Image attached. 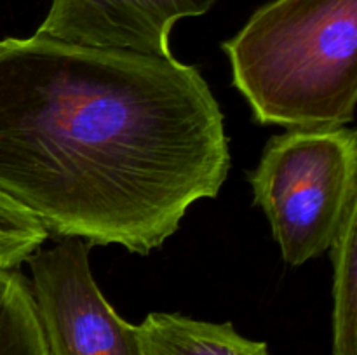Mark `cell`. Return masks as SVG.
I'll use <instances>...</instances> for the list:
<instances>
[{
    "mask_svg": "<svg viewBox=\"0 0 357 355\" xmlns=\"http://www.w3.org/2000/svg\"><path fill=\"white\" fill-rule=\"evenodd\" d=\"M356 169L354 129H289L268 139L250 183L286 263L300 267L333 246L357 207Z\"/></svg>",
    "mask_w": 357,
    "mask_h": 355,
    "instance_id": "obj_3",
    "label": "cell"
},
{
    "mask_svg": "<svg viewBox=\"0 0 357 355\" xmlns=\"http://www.w3.org/2000/svg\"><path fill=\"white\" fill-rule=\"evenodd\" d=\"M47 230L24 207L0 191V268L16 270L40 249Z\"/></svg>",
    "mask_w": 357,
    "mask_h": 355,
    "instance_id": "obj_9",
    "label": "cell"
},
{
    "mask_svg": "<svg viewBox=\"0 0 357 355\" xmlns=\"http://www.w3.org/2000/svg\"><path fill=\"white\" fill-rule=\"evenodd\" d=\"M143 355H271L267 343L244 338L230 322L153 312L138 326Z\"/></svg>",
    "mask_w": 357,
    "mask_h": 355,
    "instance_id": "obj_6",
    "label": "cell"
},
{
    "mask_svg": "<svg viewBox=\"0 0 357 355\" xmlns=\"http://www.w3.org/2000/svg\"><path fill=\"white\" fill-rule=\"evenodd\" d=\"M222 49L258 124L316 131L354 122L357 0H274Z\"/></svg>",
    "mask_w": 357,
    "mask_h": 355,
    "instance_id": "obj_2",
    "label": "cell"
},
{
    "mask_svg": "<svg viewBox=\"0 0 357 355\" xmlns=\"http://www.w3.org/2000/svg\"><path fill=\"white\" fill-rule=\"evenodd\" d=\"M230 169L195 66L35 33L0 40V191L47 233L150 254Z\"/></svg>",
    "mask_w": 357,
    "mask_h": 355,
    "instance_id": "obj_1",
    "label": "cell"
},
{
    "mask_svg": "<svg viewBox=\"0 0 357 355\" xmlns=\"http://www.w3.org/2000/svg\"><path fill=\"white\" fill-rule=\"evenodd\" d=\"M91 244L63 237L28 256L35 308L47 355H143L138 326L105 299L89 265Z\"/></svg>",
    "mask_w": 357,
    "mask_h": 355,
    "instance_id": "obj_4",
    "label": "cell"
},
{
    "mask_svg": "<svg viewBox=\"0 0 357 355\" xmlns=\"http://www.w3.org/2000/svg\"><path fill=\"white\" fill-rule=\"evenodd\" d=\"M357 207L349 212L331 249L333 355H357Z\"/></svg>",
    "mask_w": 357,
    "mask_h": 355,
    "instance_id": "obj_7",
    "label": "cell"
},
{
    "mask_svg": "<svg viewBox=\"0 0 357 355\" xmlns=\"http://www.w3.org/2000/svg\"><path fill=\"white\" fill-rule=\"evenodd\" d=\"M0 355H47L31 285L0 268Z\"/></svg>",
    "mask_w": 357,
    "mask_h": 355,
    "instance_id": "obj_8",
    "label": "cell"
},
{
    "mask_svg": "<svg viewBox=\"0 0 357 355\" xmlns=\"http://www.w3.org/2000/svg\"><path fill=\"white\" fill-rule=\"evenodd\" d=\"M216 0H52L37 33L77 45L171 58L176 21L202 16Z\"/></svg>",
    "mask_w": 357,
    "mask_h": 355,
    "instance_id": "obj_5",
    "label": "cell"
}]
</instances>
